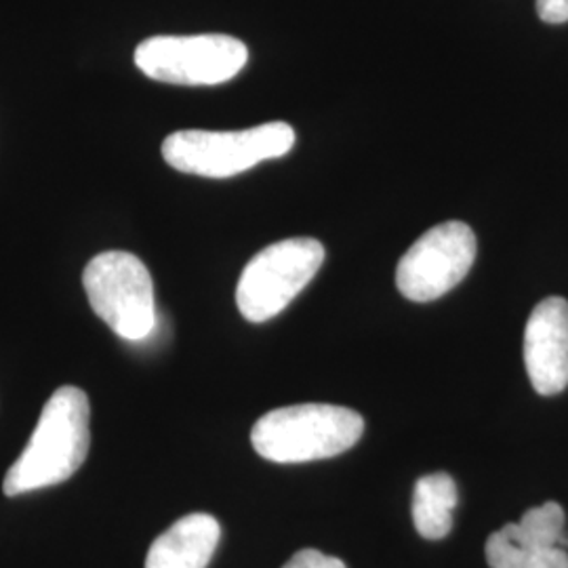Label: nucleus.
<instances>
[{"mask_svg": "<svg viewBox=\"0 0 568 568\" xmlns=\"http://www.w3.org/2000/svg\"><path fill=\"white\" fill-rule=\"evenodd\" d=\"M91 406L81 387L63 386L42 406L39 424L4 476L2 490L18 497L55 487L84 464L91 445Z\"/></svg>", "mask_w": 568, "mask_h": 568, "instance_id": "1", "label": "nucleus"}, {"mask_svg": "<svg viewBox=\"0 0 568 568\" xmlns=\"http://www.w3.org/2000/svg\"><path fill=\"white\" fill-rule=\"evenodd\" d=\"M365 419L345 406L295 405L265 413L253 426V448L274 464H305L337 457L354 447Z\"/></svg>", "mask_w": 568, "mask_h": 568, "instance_id": "2", "label": "nucleus"}, {"mask_svg": "<svg viewBox=\"0 0 568 568\" xmlns=\"http://www.w3.org/2000/svg\"><path fill=\"white\" fill-rule=\"evenodd\" d=\"M295 145V131L286 122H265L244 131L185 129L163 142L169 166L209 180H225L264 161L281 159Z\"/></svg>", "mask_w": 568, "mask_h": 568, "instance_id": "3", "label": "nucleus"}, {"mask_svg": "<svg viewBox=\"0 0 568 568\" xmlns=\"http://www.w3.org/2000/svg\"><path fill=\"white\" fill-rule=\"evenodd\" d=\"M91 310L126 342H142L156 326L152 274L126 251L95 255L82 274Z\"/></svg>", "mask_w": 568, "mask_h": 568, "instance_id": "4", "label": "nucleus"}, {"mask_svg": "<svg viewBox=\"0 0 568 568\" xmlns=\"http://www.w3.org/2000/svg\"><path fill=\"white\" fill-rule=\"evenodd\" d=\"M325 264V246L316 239L270 244L244 265L236 305L248 323L278 316Z\"/></svg>", "mask_w": 568, "mask_h": 568, "instance_id": "5", "label": "nucleus"}, {"mask_svg": "<svg viewBox=\"0 0 568 568\" xmlns=\"http://www.w3.org/2000/svg\"><path fill=\"white\" fill-rule=\"evenodd\" d=\"M246 61V44L227 34L152 37L135 49V65L148 79L183 87L232 81Z\"/></svg>", "mask_w": 568, "mask_h": 568, "instance_id": "6", "label": "nucleus"}, {"mask_svg": "<svg viewBox=\"0 0 568 568\" xmlns=\"http://www.w3.org/2000/svg\"><path fill=\"white\" fill-rule=\"evenodd\" d=\"M476 260V234L464 222L434 225L396 267V286L406 300L427 304L462 283Z\"/></svg>", "mask_w": 568, "mask_h": 568, "instance_id": "7", "label": "nucleus"}, {"mask_svg": "<svg viewBox=\"0 0 568 568\" xmlns=\"http://www.w3.org/2000/svg\"><path fill=\"white\" fill-rule=\"evenodd\" d=\"M528 379L541 396H556L568 386V302L548 297L530 312L525 328Z\"/></svg>", "mask_w": 568, "mask_h": 568, "instance_id": "8", "label": "nucleus"}, {"mask_svg": "<svg viewBox=\"0 0 568 568\" xmlns=\"http://www.w3.org/2000/svg\"><path fill=\"white\" fill-rule=\"evenodd\" d=\"M222 539L217 518L187 514L148 549L145 568H206Z\"/></svg>", "mask_w": 568, "mask_h": 568, "instance_id": "9", "label": "nucleus"}, {"mask_svg": "<svg viewBox=\"0 0 568 568\" xmlns=\"http://www.w3.org/2000/svg\"><path fill=\"white\" fill-rule=\"evenodd\" d=\"M455 508H457V485L448 474L438 471L417 480L410 511H413V525L424 539L429 541L445 539L453 528Z\"/></svg>", "mask_w": 568, "mask_h": 568, "instance_id": "10", "label": "nucleus"}, {"mask_svg": "<svg viewBox=\"0 0 568 568\" xmlns=\"http://www.w3.org/2000/svg\"><path fill=\"white\" fill-rule=\"evenodd\" d=\"M504 532L525 548L568 549V535L565 532V509L556 501H548L539 508L528 509L520 523L506 525Z\"/></svg>", "mask_w": 568, "mask_h": 568, "instance_id": "11", "label": "nucleus"}, {"mask_svg": "<svg viewBox=\"0 0 568 568\" xmlns=\"http://www.w3.org/2000/svg\"><path fill=\"white\" fill-rule=\"evenodd\" d=\"M490 568H568V551L556 548H525L501 530H495L485 548Z\"/></svg>", "mask_w": 568, "mask_h": 568, "instance_id": "12", "label": "nucleus"}, {"mask_svg": "<svg viewBox=\"0 0 568 568\" xmlns=\"http://www.w3.org/2000/svg\"><path fill=\"white\" fill-rule=\"evenodd\" d=\"M283 568H345V565L318 549H300Z\"/></svg>", "mask_w": 568, "mask_h": 568, "instance_id": "13", "label": "nucleus"}, {"mask_svg": "<svg viewBox=\"0 0 568 568\" xmlns=\"http://www.w3.org/2000/svg\"><path fill=\"white\" fill-rule=\"evenodd\" d=\"M537 13L546 23L568 21V0H537Z\"/></svg>", "mask_w": 568, "mask_h": 568, "instance_id": "14", "label": "nucleus"}]
</instances>
